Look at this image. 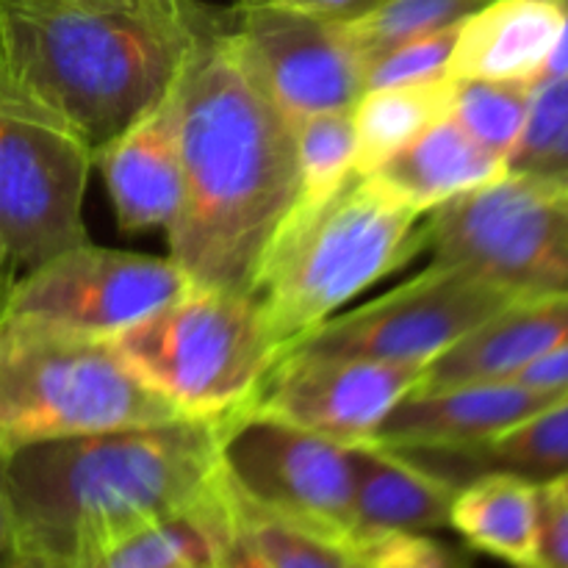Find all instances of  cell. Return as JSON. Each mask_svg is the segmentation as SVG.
Here are the masks:
<instances>
[{
    "label": "cell",
    "instance_id": "1",
    "mask_svg": "<svg viewBox=\"0 0 568 568\" xmlns=\"http://www.w3.org/2000/svg\"><path fill=\"white\" fill-rule=\"evenodd\" d=\"M181 155V211L170 258L194 286L253 294L264 255L300 192L294 122L253 81L214 11L170 89Z\"/></svg>",
    "mask_w": 568,
    "mask_h": 568
},
{
    "label": "cell",
    "instance_id": "2",
    "mask_svg": "<svg viewBox=\"0 0 568 568\" xmlns=\"http://www.w3.org/2000/svg\"><path fill=\"white\" fill-rule=\"evenodd\" d=\"M17 549L72 568L220 486V419L53 438L3 455Z\"/></svg>",
    "mask_w": 568,
    "mask_h": 568
},
{
    "label": "cell",
    "instance_id": "3",
    "mask_svg": "<svg viewBox=\"0 0 568 568\" xmlns=\"http://www.w3.org/2000/svg\"><path fill=\"white\" fill-rule=\"evenodd\" d=\"M214 9L153 17L78 0H0V67L98 153L153 111Z\"/></svg>",
    "mask_w": 568,
    "mask_h": 568
},
{
    "label": "cell",
    "instance_id": "4",
    "mask_svg": "<svg viewBox=\"0 0 568 568\" xmlns=\"http://www.w3.org/2000/svg\"><path fill=\"white\" fill-rule=\"evenodd\" d=\"M422 216L369 175H355L322 205L292 209L253 286L277 358L422 255Z\"/></svg>",
    "mask_w": 568,
    "mask_h": 568
},
{
    "label": "cell",
    "instance_id": "5",
    "mask_svg": "<svg viewBox=\"0 0 568 568\" xmlns=\"http://www.w3.org/2000/svg\"><path fill=\"white\" fill-rule=\"evenodd\" d=\"M189 419L122 361L111 338L0 314V453L53 438Z\"/></svg>",
    "mask_w": 568,
    "mask_h": 568
},
{
    "label": "cell",
    "instance_id": "6",
    "mask_svg": "<svg viewBox=\"0 0 568 568\" xmlns=\"http://www.w3.org/2000/svg\"><path fill=\"white\" fill-rule=\"evenodd\" d=\"M111 344L189 419H222L244 408L277 361L255 294L211 286L186 288Z\"/></svg>",
    "mask_w": 568,
    "mask_h": 568
},
{
    "label": "cell",
    "instance_id": "7",
    "mask_svg": "<svg viewBox=\"0 0 568 568\" xmlns=\"http://www.w3.org/2000/svg\"><path fill=\"white\" fill-rule=\"evenodd\" d=\"M422 253L497 283L514 300L568 297V192L521 175L427 211Z\"/></svg>",
    "mask_w": 568,
    "mask_h": 568
},
{
    "label": "cell",
    "instance_id": "8",
    "mask_svg": "<svg viewBox=\"0 0 568 568\" xmlns=\"http://www.w3.org/2000/svg\"><path fill=\"white\" fill-rule=\"evenodd\" d=\"M92 166L81 136L0 67V239L22 275L89 242L83 200Z\"/></svg>",
    "mask_w": 568,
    "mask_h": 568
},
{
    "label": "cell",
    "instance_id": "9",
    "mask_svg": "<svg viewBox=\"0 0 568 568\" xmlns=\"http://www.w3.org/2000/svg\"><path fill=\"white\" fill-rule=\"evenodd\" d=\"M355 447L244 408L220 419V475L244 503L347 549Z\"/></svg>",
    "mask_w": 568,
    "mask_h": 568
},
{
    "label": "cell",
    "instance_id": "10",
    "mask_svg": "<svg viewBox=\"0 0 568 568\" xmlns=\"http://www.w3.org/2000/svg\"><path fill=\"white\" fill-rule=\"evenodd\" d=\"M510 303L519 300L497 283L464 266L430 261L419 275L399 283L392 292L322 322L286 353L303 349L430 366Z\"/></svg>",
    "mask_w": 568,
    "mask_h": 568
},
{
    "label": "cell",
    "instance_id": "11",
    "mask_svg": "<svg viewBox=\"0 0 568 568\" xmlns=\"http://www.w3.org/2000/svg\"><path fill=\"white\" fill-rule=\"evenodd\" d=\"M192 286L172 258L81 242L11 283L3 314L72 336L114 338Z\"/></svg>",
    "mask_w": 568,
    "mask_h": 568
},
{
    "label": "cell",
    "instance_id": "12",
    "mask_svg": "<svg viewBox=\"0 0 568 568\" xmlns=\"http://www.w3.org/2000/svg\"><path fill=\"white\" fill-rule=\"evenodd\" d=\"M231 33L253 81L292 122L353 111L366 92L364 55L344 22L277 6H236Z\"/></svg>",
    "mask_w": 568,
    "mask_h": 568
},
{
    "label": "cell",
    "instance_id": "13",
    "mask_svg": "<svg viewBox=\"0 0 568 568\" xmlns=\"http://www.w3.org/2000/svg\"><path fill=\"white\" fill-rule=\"evenodd\" d=\"M427 366L353 355H281L250 408L344 444H369L394 408L425 381Z\"/></svg>",
    "mask_w": 568,
    "mask_h": 568
},
{
    "label": "cell",
    "instance_id": "14",
    "mask_svg": "<svg viewBox=\"0 0 568 568\" xmlns=\"http://www.w3.org/2000/svg\"><path fill=\"white\" fill-rule=\"evenodd\" d=\"M564 397L568 394L532 388L516 377L416 388L388 414L372 444L397 453L466 449L497 438Z\"/></svg>",
    "mask_w": 568,
    "mask_h": 568
},
{
    "label": "cell",
    "instance_id": "15",
    "mask_svg": "<svg viewBox=\"0 0 568 568\" xmlns=\"http://www.w3.org/2000/svg\"><path fill=\"white\" fill-rule=\"evenodd\" d=\"M116 225L125 233L170 227L181 211L183 175L170 92L153 111L94 153Z\"/></svg>",
    "mask_w": 568,
    "mask_h": 568
},
{
    "label": "cell",
    "instance_id": "16",
    "mask_svg": "<svg viewBox=\"0 0 568 568\" xmlns=\"http://www.w3.org/2000/svg\"><path fill=\"white\" fill-rule=\"evenodd\" d=\"M560 26V0H488L458 26L447 75L538 83Z\"/></svg>",
    "mask_w": 568,
    "mask_h": 568
},
{
    "label": "cell",
    "instance_id": "17",
    "mask_svg": "<svg viewBox=\"0 0 568 568\" xmlns=\"http://www.w3.org/2000/svg\"><path fill=\"white\" fill-rule=\"evenodd\" d=\"M568 344V297L519 300L433 361L419 388L505 381Z\"/></svg>",
    "mask_w": 568,
    "mask_h": 568
},
{
    "label": "cell",
    "instance_id": "18",
    "mask_svg": "<svg viewBox=\"0 0 568 568\" xmlns=\"http://www.w3.org/2000/svg\"><path fill=\"white\" fill-rule=\"evenodd\" d=\"M355 503L347 552L388 532H433L449 527L458 486L422 469L381 444L355 447Z\"/></svg>",
    "mask_w": 568,
    "mask_h": 568
},
{
    "label": "cell",
    "instance_id": "19",
    "mask_svg": "<svg viewBox=\"0 0 568 568\" xmlns=\"http://www.w3.org/2000/svg\"><path fill=\"white\" fill-rule=\"evenodd\" d=\"M508 175V161L458 125L453 114L416 136L369 178L419 214Z\"/></svg>",
    "mask_w": 568,
    "mask_h": 568
},
{
    "label": "cell",
    "instance_id": "20",
    "mask_svg": "<svg viewBox=\"0 0 568 568\" xmlns=\"http://www.w3.org/2000/svg\"><path fill=\"white\" fill-rule=\"evenodd\" d=\"M399 455L453 486H464L466 480L486 471H508L538 486L558 480L568 475V397L475 447L419 449Z\"/></svg>",
    "mask_w": 568,
    "mask_h": 568
},
{
    "label": "cell",
    "instance_id": "21",
    "mask_svg": "<svg viewBox=\"0 0 568 568\" xmlns=\"http://www.w3.org/2000/svg\"><path fill=\"white\" fill-rule=\"evenodd\" d=\"M231 497L220 475V486L200 503L161 516L105 549L92 566L98 568H220L231 544Z\"/></svg>",
    "mask_w": 568,
    "mask_h": 568
},
{
    "label": "cell",
    "instance_id": "22",
    "mask_svg": "<svg viewBox=\"0 0 568 568\" xmlns=\"http://www.w3.org/2000/svg\"><path fill=\"white\" fill-rule=\"evenodd\" d=\"M449 527L480 552L532 568L538 544V483L508 471H486L458 486Z\"/></svg>",
    "mask_w": 568,
    "mask_h": 568
},
{
    "label": "cell",
    "instance_id": "23",
    "mask_svg": "<svg viewBox=\"0 0 568 568\" xmlns=\"http://www.w3.org/2000/svg\"><path fill=\"white\" fill-rule=\"evenodd\" d=\"M453 78L369 89L353 105L355 175L366 178L453 111Z\"/></svg>",
    "mask_w": 568,
    "mask_h": 568
},
{
    "label": "cell",
    "instance_id": "24",
    "mask_svg": "<svg viewBox=\"0 0 568 568\" xmlns=\"http://www.w3.org/2000/svg\"><path fill=\"white\" fill-rule=\"evenodd\" d=\"M508 172L568 192V75L532 83L525 133Z\"/></svg>",
    "mask_w": 568,
    "mask_h": 568
},
{
    "label": "cell",
    "instance_id": "25",
    "mask_svg": "<svg viewBox=\"0 0 568 568\" xmlns=\"http://www.w3.org/2000/svg\"><path fill=\"white\" fill-rule=\"evenodd\" d=\"M300 192L294 209H314L355 178V128L349 111L294 122Z\"/></svg>",
    "mask_w": 568,
    "mask_h": 568
},
{
    "label": "cell",
    "instance_id": "26",
    "mask_svg": "<svg viewBox=\"0 0 568 568\" xmlns=\"http://www.w3.org/2000/svg\"><path fill=\"white\" fill-rule=\"evenodd\" d=\"M488 0H381L358 20L344 22L364 64L410 39L455 28Z\"/></svg>",
    "mask_w": 568,
    "mask_h": 568
},
{
    "label": "cell",
    "instance_id": "27",
    "mask_svg": "<svg viewBox=\"0 0 568 568\" xmlns=\"http://www.w3.org/2000/svg\"><path fill=\"white\" fill-rule=\"evenodd\" d=\"M530 94L532 83L455 81L449 114L475 142L508 161L525 133Z\"/></svg>",
    "mask_w": 568,
    "mask_h": 568
},
{
    "label": "cell",
    "instance_id": "28",
    "mask_svg": "<svg viewBox=\"0 0 568 568\" xmlns=\"http://www.w3.org/2000/svg\"><path fill=\"white\" fill-rule=\"evenodd\" d=\"M227 488V486H225ZM236 532L270 568H349L353 555L336 541L266 514L227 488Z\"/></svg>",
    "mask_w": 568,
    "mask_h": 568
},
{
    "label": "cell",
    "instance_id": "29",
    "mask_svg": "<svg viewBox=\"0 0 568 568\" xmlns=\"http://www.w3.org/2000/svg\"><path fill=\"white\" fill-rule=\"evenodd\" d=\"M455 37H458V26L410 39V42H403L397 48L386 50V53L375 55L372 61H366L364 70L366 92L369 89L410 87V83H430L449 78L447 70Z\"/></svg>",
    "mask_w": 568,
    "mask_h": 568
},
{
    "label": "cell",
    "instance_id": "30",
    "mask_svg": "<svg viewBox=\"0 0 568 568\" xmlns=\"http://www.w3.org/2000/svg\"><path fill=\"white\" fill-rule=\"evenodd\" d=\"M453 552L425 532H388L361 544L349 555L364 568H447Z\"/></svg>",
    "mask_w": 568,
    "mask_h": 568
},
{
    "label": "cell",
    "instance_id": "31",
    "mask_svg": "<svg viewBox=\"0 0 568 568\" xmlns=\"http://www.w3.org/2000/svg\"><path fill=\"white\" fill-rule=\"evenodd\" d=\"M532 568H568V475L538 486V544Z\"/></svg>",
    "mask_w": 568,
    "mask_h": 568
},
{
    "label": "cell",
    "instance_id": "32",
    "mask_svg": "<svg viewBox=\"0 0 568 568\" xmlns=\"http://www.w3.org/2000/svg\"><path fill=\"white\" fill-rule=\"evenodd\" d=\"M381 0H239L236 6H277V9H292L303 11V14L325 17V20L349 22L358 20Z\"/></svg>",
    "mask_w": 568,
    "mask_h": 568
},
{
    "label": "cell",
    "instance_id": "33",
    "mask_svg": "<svg viewBox=\"0 0 568 568\" xmlns=\"http://www.w3.org/2000/svg\"><path fill=\"white\" fill-rule=\"evenodd\" d=\"M516 381L527 383L532 388H547V392H564L568 394V344L552 349L549 355L538 358L536 364L527 366Z\"/></svg>",
    "mask_w": 568,
    "mask_h": 568
},
{
    "label": "cell",
    "instance_id": "34",
    "mask_svg": "<svg viewBox=\"0 0 568 568\" xmlns=\"http://www.w3.org/2000/svg\"><path fill=\"white\" fill-rule=\"evenodd\" d=\"M78 3L103 6V9L136 11V14L153 17H186L197 9L194 0H78Z\"/></svg>",
    "mask_w": 568,
    "mask_h": 568
},
{
    "label": "cell",
    "instance_id": "35",
    "mask_svg": "<svg viewBox=\"0 0 568 568\" xmlns=\"http://www.w3.org/2000/svg\"><path fill=\"white\" fill-rule=\"evenodd\" d=\"M233 525H236V521H233ZM220 568H270V566L258 558V552H255V549L250 547L239 532H233L231 544H227L225 552H222L220 558Z\"/></svg>",
    "mask_w": 568,
    "mask_h": 568
},
{
    "label": "cell",
    "instance_id": "36",
    "mask_svg": "<svg viewBox=\"0 0 568 568\" xmlns=\"http://www.w3.org/2000/svg\"><path fill=\"white\" fill-rule=\"evenodd\" d=\"M564 3V26H560L558 39H555V48L549 53L547 64H544V72L538 81L544 78H564L568 75V0H560Z\"/></svg>",
    "mask_w": 568,
    "mask_h": 568
},
{
    "label": "cell",
    "instance_id": "37",
    "mask_svg": "<svg viewBox=\"0 0 568 568\" xmlns=\"http://www.w3.org/2000/svg\"><path fill=\"white\" fill-rule=\"evenodd\" d=\"M14 549H17L14 519H11L9 491H6V477H3V453H0V560L9 558Z\"/></svg>",
    "mask_w": 568,
    "mask_h": 568
},
{
    "label": "cell",
    "instance_id": "38",
    "mask_svg": "<svg viewBox=\"0 0 568 568\" xmlns=\"http://www.w3.org/2000/svg\"><path fill=\"white\" fill-rule=\"evenodd\" d=\"M0 568H72L61 560L48 558V555H39V552H26V549H14L9 558L0 560Z\"/></svg>",
    "mask_w": 568,
    "mask_h": 568
},
{
    "label": "cell",
    "instance_id": "39",
    "mask_svg": "<svg viewBox=\"0 0 568 568\" xmlns=\"http://www.w3.org/2000/svg\"><path fill=\"white\" fill-rule=\"evenodd\" d=\"M11 261H9V253H6V244L3 239H0V314H3V305H6V297H9L11 292Z\"/></svg>",
    "mask_w": 568,
    "mask_h": 568
},
{
    "label": "cell",
    "instance_id": "40",
    "mask_svg": "<svg viewBox=\"0 0 568 568\" xmlns=\"http://www.w3.org/2000/svg\"><path fill=\"white\" fill-rule=\"evenodd\" d=\"M447 568H471V566H469V560L464 558V555H460V552H453V558H449Z\"/></svg>",
    "mask_w": 568,
    "mask_h": 568
},
{
    "label": "cell",
    "instance_id": "41",
    "mask_svg": "<svg viewBox=\"0 0 568 568\" xmlns=\"http://www.w3.org/2000/svg\"><path fill=\"white\" fill-rule=\"evenodd\" d=\"M349 568H364V566H361V564H358V560H355V558H353V564H349Z\"/></svg>",
    "mask_w": 568,
    "mask_h": 568
},
{
    "label": "cell",
    "instance_id": "42",
    "mask_svg": "<svg viewBox=\"0 0 568 568\" xmlns=\"http://www.w3.org/2000/svg\"><path fill=\"white\" fill-rule=\"evenodd\" d=\"M87 568H98V566H87Z\"/></svg>",
    "mask_w": 568,
    "mask_h": 568
}]
</instances>
